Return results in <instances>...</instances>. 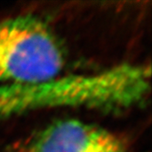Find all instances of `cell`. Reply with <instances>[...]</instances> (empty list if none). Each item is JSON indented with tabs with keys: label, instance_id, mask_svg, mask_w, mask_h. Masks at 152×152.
Listing matches in <instances>:
<instances>
[{
	"label": "cell",
	"instance_id": "2",
	"mask_svg": "<svg viewBox=\"0 0 152 152\" xmlns=\"http://www.w3.org/2000/svg\"><path fill=\"white\" fill-rule=\"evenodd\" d=\"M119 137L78 119L54 122L38 133L27 152H125Z\"/></svg>",
	"mask_w": 152,
	"mask_h": 152
},
{
	"label": "cell",
	"instance_id": "1",
	"mask_svg": "<svg viewBox=\"0 0 152 152\" xmlns=\"http://www.w3.org/2000/svg\"><path fill=\"white\" fill-rule=\"evenodd\" d=\"M64 64L62 46L42 20L31 15L0 20V84L51 81Z\"/></svg>",
	"mask_w": 152,
	"mask_h": 152
},
{
	"label": "cell",
	"instance_id": "3",
	"mask_svg": "<svg viewBox=\"0 0 152 152\" xmlns=\"http://www.w3.org/2000/svg\"><path fill=\"white\" fill-rule=\"evenodd\" d=\"M34 96L25 85L0 84V120L31 112Z\"/></svg>",
	"mask_w": 152,
	"mask_h": 152
}]
</instances>
